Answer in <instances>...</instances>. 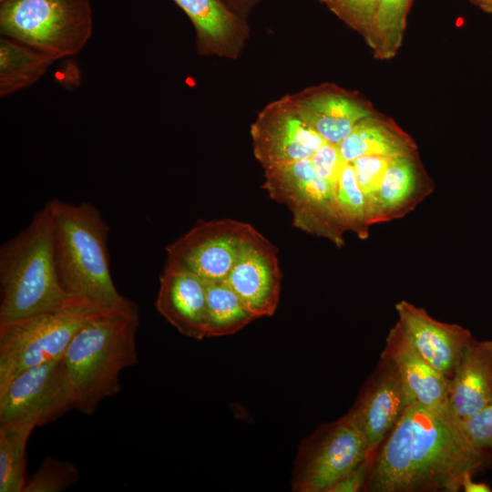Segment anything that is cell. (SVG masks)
Instances as JSON below:
<instances>
[{"label":"cell","instance_id":"12","mask_svg":"<svg viewBox=\"0 0 492 492\" xmlns=\"http://www.w3.org/2000/svg\"><path fill=\"white\" fill-rule=\"evenodd\" d=\"M414 403L397 366L381 354L374 370L347 413L364 436L369 456Z\"/></svg>","mask_w":492,"mask_h":492},{"label":"cell","instance_id":"8","mask_svg":"<svg viewBox=\"0 0 492 492\" xmlns=\"http://www.w3.org/2000/svg\"><path fill=\"white\" fill-rule=\"evenodd\" d=\"M368 456L364 436L348 414L333 422L322 424L302 439L298 447L292 489L327 492Z\"/></svg>","mask_w":492,"mask_h":492},{"label":"cell","instance_id":"9","mask_svg":"<svg viewBox=\"0 0 492 492\" xmlns=\"http://www.w3.org/2000/svg\"><path fill=\"white\" fill-rule=\"evenodd\" d=\"M75 409L63 356L18 374L0 391V425H42Z\"/></svg>","mask_w":492,"mask_h":492},{"label":"cell","instance_id":"11","mask_svg":"<svg viewBox=\"0 0 492 492\" xmlns=\"http://www.w3.org/2000/svg\"><path fill=\"white\" fill-rule=\"evenodd\" d=\"M251 137L254 157L264 171L311 159L325 143L297 114L287 96L258 113Z\"/></svg>","mask_w":492,"mask_h":492},{"label":"cell","instance_id":"31","mask_svg":"<svg viewBox=\"0 0 492 492\" xmlns=\"http://www.w3.org/2000/svg\"><path fill=\"white\" fill-rule=\"evenodd\" d=\"M310 159L318 176L336 187L340 172L346 163L338 146L325 142Z\"/></svg>","mask_w":492,"mask_h":492},{"label":"cell","instance_id":"4","mask_svg":"<svg viewBox=\"0 0 492 492\" xmlns=\"http://www.w3.org/2000/svg\"><path fill=\"white\" fill-rule=\"evenodd\" d=\"M0 285V323L56 307L70 296L57 273L47 203L1 246Z\"/></svg>","mask_w":492,"mask_h":492},{"label":"cell","instance_id":"15","mask_svg":"<svg viewBox=\"0 0 492 492\" xmlns=\"http://www.w3.org/2000/svg\"><path fill=\"white\" fill-rule=\"evenodd\" d=\"M395 323L412 346L450 379L464 347L473 337L470 331L456 323L437 321L424 308L405 300L395 304Z\"/></svg>","mask_w":492,"mask_h":492},{"label":"cell","instance_id":"27","mask_svg":"<svg viewBox=\"0 0 492 492\" xmlns=\"http://www.w3.org/2000/svg\"><path fill=\"white\" fill-rule=\"evenodd\" d=\"M379 0H324L323 4L372 48Z\"/></svg>","mask_w":492,"mask_h":492},{"label":"cell","instance_id":"26","mask_svg":"<svg viewBox=\"0 0 492 492\" xmlns=\"http://www.w3.org/2000/svg\"><path fill=\"white\" fill-rule=\"evenodd\" d=\"M337 213L344 230L364 240L369 235V219L364 194L351 163L346 162L338 178L335 192Z\"/></svg>","mask_w":492,"mask_h":492},{"label":"cell","instance_id":"5","mask_svg":"<svg viewBox=\"0 0 492 492\" xmlns=\"http://www.w3.org/2000/svg\"><path fill=\"white\" fill-rule=\"evenodd\" d=\"M103 309L69 296L56 307L0 323V391L21 372L62 357L82 325Z\"/></svg>","mask_w":492,"mask_h":492},{"label":"cell","instance_id":"36","mask_svg":"<svg viewBox=\"0 0 492 492\" xmlns=\"http://www.w3.org/2000/svg\"><path fill=\"white\" fill-rule=\"evenodd\" d=\"M318 1H320V2H322V3H323V2H324V0H318Z\"/></svg>","mask_w":492,"mask_h":492},{"label":"cell","instance_id":"2","mask_svg":"<svg viewBox=\"0 0 492 492\" xmlns=\"http://www.w3.org/2000/svg\"><path fill=\"white\" fill-rule=\"evenodd\" d=\"M53 219L57 273L65 291L108 309L138 310L117 290L109 270L108 226L88 202H46Z\"/></svg>","mask_w":492,"mask_h":492},{"label":"cell","instance_id":"35","mask_svg":"<svg viewBox=\"0 0 492 492\" xmlns=\"http://www.w3.org/2000/svg\"><path fill=\"white\" fill-rule=\"evenodd\" d=\"M471 2L483 11L492 14V0H471Z\"/></svg>","mask_w":492,"mask_h":492},{"label":"cell","instance_id":"34","mask_svg":"<svg viewBox=\"0 0 492 492\" xmlns=\"http://www.w3.org/2000/svg\"><path fill=\"white\" fill-rule=\"evenodd\" d=\"M258 0H228V5L236 13L245 14Z\"/></svg>","mask_w":492,"mask_h":492},{"label":"cell","instance_id":"21","mask_svg":"<svg viewBox=\"0 0 492 492\" xmlns=\"http://www.w3.org/2000/svg\"><path fill=\"white\" fill-rule=\"evenodd\" d=\"M338 149L348 163L364 156L396 158L417 152L414 139L394 120L379 113L358 122Z\"/></svg>","mask_w":492,"mask_h":492},{"label":"cell","instance_id":"6","mask_svg":"<svg viewBox=\"0 0 492 492\" xmlns=\"http://www.w3.org/2000/svg\"><path fill=\"white\" fill-rule=\"evenodd\" d=\"M93 32L89 0H5L0 33L54 61L79 53Z\"/></svg>","mask_w":492,"mask_h":492},{"label":"cell","instance_id":"29","mask_svg":"<svg viewBox=\"0 0 492 492\" xmlns=\"http://www.w3.org/2000/svg\"><path fill=\"white\" fill-rule=\"evenodd\" d=\"M392 159L394 158L364 156L351 162L356 180L365 200L369 223L371 226L373 225L379 189Z\"/></svg>","mask_w":492,"mask_h":492},{"label":"cell","instance_id":"14","mask_svg":"<svg viewBox=\"0 0 492 492\" xmlns=\"http://www.w3.org/2000/svg\"><path fill=\"white\" fill-rule=\"evenodd\" d=\"M224 281L256 318L272 316L282 286L274 246L257 231L245 243Z\"/></svg>","mask_w":492,"mask_h":492},{"label":"cell","instance_id":"16","mask_svg":"<svg viewBox=\"0 0 492 492\" xmlns=\"http://www.w3.org/2000/svg\"><path fill=\"white\" fill-rule=\"evenodd\" d=\"M155 305L181 334L197 340L206 337V281L190 270L167 259Z\"/></svg>","mask_w":492,"mask_h":492},{"label":"cell","instance_id":"18","mask_svg":"<svg viewBox=\"0 0 492 492\" xmlns=\"http://www.w3.org/2000/svg\"><path fill=\"white\" fill-rule=\"evenodd\" d=\"M492 401V340L474 336L464 347L449 379L448 403L461 421Z\"/></svg>","mask_w":492,"mask_h":492},{"label":"cell","instance_id":"24","mask_svg":"<svg viewBox=\"0 0 492 492\" xmlns=\"http://www.w3.org/2000/svg\"><path fill=\"white\" fill-rule=\"evenodd\" d=\"M35 427L32 424L0 425V492H24L26 443Z\"/></svg>","mask_w":492,"mask_h":492},{"label":"cell","instance_id":"3","mask_svg":"<svg viewBox=\"0 0 492 492\" xmlns=\"http://www.w3.org/2000/svg\"><path fill=\"white\" fill-rule=\"evenodd\" d=\"M138 310L103 309L78 330L63 355L75 409L90 415L120 388V374L138 363Z\"/></svg>","mask_w":492,"mask_h":492},{"label":"cell","instance_id":"17","mask_svg":"<svg viewBox=\"0 0 492 492\" xmlns=\"http://www.w3.org/2000/svg\"><path fill=\"white\" fill-rule=\"evenodd\" d=\"M190 18L199 55L236 58L244 46L248 27L222 0H172Z\"/></svg>","mask_w":492,"mask_h":492},{"label":"cell","instance_id":"23","mask_svg":"<svg viewBox=\"0 0 492 492\" xmlns=\"http://www.w3.org/2000/svg\"><path fill=\"white\" fill-rule=\"evenodd\" d=\"M254 319L225 281H206V337L233 334Z\"/></svg>","mask_w":492,"mask_h":492},{"label":"cell","instance_id":"28","mask_svg":"<svg viewBox=\"0 0 492 492\" xmlns=\"http://www.w3.org/2000/svg\"><path fill=\"white\" fill-rule=\"evenodd\" d=\"M79 472L68 461L46 457L38 469L26 480L24 492H58L77 481Z\"/></svg>","mask_w":492,"mask_h":492},{"label":"cell","instance_id":"19","mask_svg":"<svg viewBox=\"0 0 492 492\" xmlns=\"http://www.w3.org/2000/svg\"><path fill=\"white\" fill-rule=\"evenodd\" d=\"M433 190L417 152L392 159L379 189L373 225L404 217Z\"/></svg>","mask_w":492,"mask_h":492},{"label":"cell","instance_id":"1","mask_svg":"<svg viewBox=\"0 0 492 492\" xmlns=\"http://www.w3.org/2000/svg\"><path fill=\"white\" fill-rule=\"evenodd\" d=\"M489 452L468 438L451 408L409 405L371 456L365 492H456Z\"/></svg>","mask_w":492,"mask_h":492},{"label":"cell","instance_id":"22","mask_svg":"<svg viewBox=\"0 0 492 492\" xmlns=\"http://www.w3.org/2000/svg\"><path fill=\"white\" fill-rule=\"evenodd\" d=\"M55 61L15 39L0 37V97H6L37 82Z\"/></svg>","mask_w":492,"mask_h":492},{"label":"cell","instance_id":"7","mask_svg":"<svg viewBox=\"0 0 492 492\" xmlns=\"http://www.w3.org/2000/svg\"><path fill=\"white\" fill-rule=\"evenodd\" d=\"M262 188L287 206L298 229L343 244L344 230L336 208V187L315 172L310 159L264 171Z\"/></svg>","mask_w":492,"mask_h":492},{"label":"cell","instance_id":"10","mask_svg":"<svg viewBox=\"0 0 492 492\" xmlns=\"http://www.w3.org/2000/svg\"><path fill=\"white\" fill-rule=\"evenodd\" d=\"M257 231L249 223L231 219L199 220L166 247L167 259L207 282L224 281Z\"/></svg>","mask_w":492,"mask_h":492},{"label":"cell","instance_id":"32","mask_svg":"<svg viewBox=\"0 0 492 492\" xmlns=\"http://www.w3.org/2000/svg\"><path fill=\"white\" fill-rule=\"evenodd\" d=\"M371 467V457H366L358 466L337 480L327 492L364 491Z\"/></svg>","mask_w":492,"mask_h":492},{"label":"cell","instance_id":"25","mask_svg":"<svg viewBox=\"0 0 492 492\" xmlns=\"http://www.w3.org/2000/svg\"><path fill=\"white\" fill-rule=\"evenodd\" d=\"M414 0H379L372 51L379 60L393 58L402 46L407 15Z\"/></svg>","mask_w":492,"mask_h":492},{"label":"cell","instance_id":"33","mask_svg":"<svg viewBox=\"0 0 492 492\" xmlns=\"http://www.w3.org/2000/svg\"><path fill=\"white\" fill-rule=\"evenodd\" d=\"M472 473H466L461 480V488L466 492H490L491 487L484 482L473 481Z\"/></svg>","mask_w":492,"mask_h":492},{"label":"cell","instance_id":"30","mask_svg":"<svg viewBox=\"0 0 492 492\" xmlns=\"http://www.w3.org/2000/svg\"><path fill=\"white\" fill-rule=\"evenodd\" d=\"M461 424L475 446L492 452V401L473 416L461 421Z\"/></svg>","mask_w":492,"mask_h":492},{"label":"cell","instance_id":"20","mask_svg":"<svg viewBox=\"0 0 492 492\" xmlns=\"http://www.w3.org/2000/svg\"><path fill=\"white\" fill-rule=\"evenodd\" d=\"M382 354L395 364L415 403L432 409L450 408L449 378L419 354L396 323L387 334Z\"/></svg>","mask_w":492,"mask_h":492},{"label":"cell","instance_id":"13","mask_svg":"<svg viewBox=\"0 0 492 492\" xmlns=\"http://www.w3.org/2000/svg\"><path fill=\"white\" fill-rule=\"evenodd\" d=\"M297 114L325 142L338 146L362 119L376 114L359 93L332 83L287 95Z\"/></svg>","mask_w":492,"mask_h":492},{"label":"cell","instance_id":"37","mask_svg":"<svg viewBox=\"0 0 492 492\" xmlns=\"http://www.w3.org/2000/svg\"><path fill=\"white\" fill-rule=\"evenodd\" d=\"M3 1H5V0H0V2H3Z\"/></svg>","mask_w":492,"mask_h":492}]
</instances>
